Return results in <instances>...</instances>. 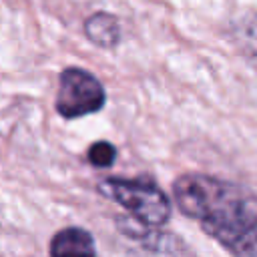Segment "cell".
I'll return each mask as SVG.
<instances>
[{
	"mask_svg": "<svg viewBox=\"0 0 257 257\" xmlns=\"http://www.w3.org/2000/svg\"><path fill=\"white\" fill-rule=\"evenodd\" d=\"M96 191L102 197L120 205L135 221L149 229L163 227L171 219V201L165 191L151 179L106 177L96 183Z\"/></svg>",
	"mask_w": 257,
	"mask_h": 257,
	"instance_id": "cell-1",
	"label": "cell"
},
{
	"mask_svg": "<svg viewBox=\"0 0 257 257\" xmlns=\"http://www.w3.org/2000/svg\"><path fill=\"white\" fill-rule=\"evenodd\" d=\"M106 92L100 80L80 66H68L58 76V92L54 108L64 120L94 114L102 110Z\"/></svg>",
	"mask_w": 257,
	"mask_h": 257,
	"instance_id": "cell-2",
	"label": "cell"
},
{
	"mask_svg": "<svg viewBox=\"0 0 257 257\" xmlns=\"http://www.w3.org/2000/svg\"><path fill=\"white\" fill-rule=\"evenodd\" d=\"M50 257H96L92 235L82 227H64L48 243Z\"/></svg>",
	"mask_w": 257,
	"mask_h": 257,
	"instance_id": "cell-3",
	"label": "cell"
},
{
	"mask_svg": "<svg viewBox=\"0 0 257 257\" xmlns=\"http://www.w3.org/2000/svg\"><path fill=\"white\" fill-rule=\"evenodd\" d=\"M84 36L98 48L110 50L120 42V24L118 18L110 12H94L84 20Z\"/></svg>",
	"mask_w": 257,
	"mask_h": 257,
	"instance_id": "cell-4",
	"label": "cell"
},
{
	"mask_svg": "<svg viewBox=\"0 0 257 257\" xmlns=\"http://www.w3.org/2000/svg\"><path fill=\"white\" fill-rule=\"evenodd\" d=\"M86 159L96 169H108L116 161V147L112 143H108V141H96V143H92L88 147Z\"/></svg>",
	"mask_w": 257,
	"mask_h": 257,
	"instance_id": "cell-5",
	"label": "cell"
},
{
	"mask_svg": "<svg viewBox=\"0 0 257 257\" xmlns=\"http://www.w3.org/2000/svg\"><path fill=\"white\" fill-rule=\"evenodd\" d=\"M239 46L257 64V14L239 22Z\"/></svg>",
	"mask_w": 257,
	"mask_h": 257,
	"instance_id": "cell-6",
	"label": "cell"
},
{
	"mask_svg": "<svg viewBox=\"0 0 257 257\" xmlns=\"http://www.w3.org/2000/svg\"><path fill=\"white\" fill-rule=\"evenodd\" d=\"M241 257H257V227H255V231L251 233V237H249V241H247V245H245Z\"/></svg>",
	"mask_w": 257,
	"mask_h": 257,
	"instance_id": "cell-7",
	"label": "cell"
}]
</instances>
